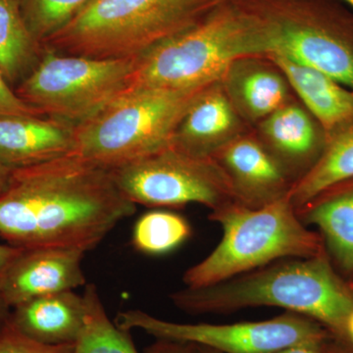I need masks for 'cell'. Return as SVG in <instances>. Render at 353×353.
<instances>
[{
	"label": "cell",
	"mask_w": 353,
	"mask_h": 353,
	"mask_svg": "<svg viewBox=\"0 0 353 353\" xmlns=\"http://www.w3.org/2000/svg\"><path fill=\"white\" fill-rule=\"evenodd\" d=\"M41 44L30 32L23 12V0H0V70L14 83L31 67Z\"/></svg>",
	"instance_id": "21"
},
{
	"label": "cell",
	"mask_w": 353,
	"mask_h": 353,
	"mask_svg": "<svg viewBox=\"0 0 353 353\" xmlns=\"http://www.w3.org/2000/svg\"><path fill=\"white\" fill-rule=\"evenodd\" d=\"M248 57H262L254 17L241 0H221L196 24L137 58L131 87H205Z\"/></svg>",
	"instance_id": "3"
},
{
	"label": "cell",
	"mask_w": 353,
	"mask_h": 353,
	"mask_svg": "<svg viewBox=\"0 0 353 353\" xmlns=\"http://www.w3.org/2000/svg\"><path fill=\"white\" fill-rule=\"evenodd\" d=\"M85 326L73 353H139L129 331L109 319L94 284L85 285Z\"/></svg>",
	"instance_id": "22"
},
{
	"label": "cell",
	"mask_w": 353,
	"mask_h": 353,
	"mask_svg": "<svg viewBox=\"0 0 353 353\" xmlns=\"http://www.w3.org/2000/svg\"><path fill=\"white\" fill-rule=\"evenodd\" d=\"M231 181L236 201L260 208L289 194L294 176L263 141L241 134L214 157Z\"/></svg>",
	"instance_id": "12"
},
{
	"label": "cell",
	"mask_w": 353,
	"mask_h": 353,
	"mask_svg": "<svg viewBox=\"0 0 353 353\" xmlns=\"http://www.w3.org/2000/svg\"><path fill=\"white\" fill-rule=\"evenodd\" d=\"M15 90L41 113L76 126L131 87L137 58L97 59L41 50Z\"/></svg>",
	"instance_id": "8"
},
{
	"label": "cell",
	"mask_w": 353,
	"mask_h": 353,
	"mask_svg": "<svg viewBox=\"0 0 353 353\" xmlns=\"http://www.w3.org/2000/svg\"><path fill=\"white\" fill-rule=\"evenodd\" d=\"M12 172V169L0 164V194L6 189L7 185L10 182Z\"/></svg>",
	"instance_id": "32"
},
{
	"label": "cell",
	"mask_w": 353,
	"mask_h": 353,
	"mask_svg": "<svg viewBox=\"0 0 353 353\" xmlns=\"http://www.w3.org/2000/svg\"><path fill=\"white\" fill-rule=\"evenodd\" d=\"M350 287H352V290H353V278L352 279V281H350Z\"/></svg>",
	"instance_id": "35"
},
{
	"label": "cell",
	"mask_w": 353,
	"mask_h": 353,
	"mask_svg": "<svg viewBox=\"0 0 353 353\" xmlns=\"http://www.w3.org/2000/svg\"><path fill=\"white\" fill-rule=\"evenodd\" d=\"M192 234L190 223L182 215L167 210H152L134 224L132 245L148 255H163L182 245Z\"/></svg>",
	"instance_id": "23"
},
{
	"label": "cell",
	"mask_w": 353,
	"mask_h": 353,
	"mask_svg": "<svg viewBox=\"0 0 353 353\" xmlns=\"http://www.w3.org/2000/svg\"><path fill=\"white\" fill-rule=\"evenodd\" d=\"M145 353H196L192 343L180 341L157 340L145 350Z\"/></svg>",
	"instance_id": "27"
},
{
	"label": "cell",
	"mask_w": 353,
	"mask_h": 353,
	"mask_svg": "<svg viewBox=\"0 0 353 353\" xmlns=\"http://www.w3.org/2000/svg\"><path fill=\"white\" fill-rule=\"evenodd\" d=\"M174 304L190 314L229 313L248 307L275 306L307 316L334 338L347 341L353 290L327 252L309 259H288L217 284L178 290Z\"/></svg>",
	"instance_id": "2"
},
{
	"label": "cell",
	"mask_w": 353,
	"mask_h": 353,
	"mask_svg": "<svg viewBox=\"0 0 353 353\" xmlns=\"http://www.w3.org/2000/svg\"><path fill=\"white\" fill-rule=\"evenodd\" d=\"M260 132L264 145L296 181L310 170L328 143L322 127L307 109L292 102L262 120Z\"/></svg>",
	"instance_id": "14"
},
{
	"label": "cell",
	"mask_w": 353,
	"mask_h": 353,
	"mask_svg": "<svg viewBox=\"0 0 353 353\" xmlns=\"http://www.w3.org/2000/svg\"><path fill=\"white\" fill-rule=\"evenodd\" d=\"M90 0H23V12L39 44L63 28Z\"/></svg>",
	"instance_id": "24"
},
{
	"label": "cell",
	"mask_w": 353,
	"mask_h": 353,
	"mask_svg": "<svg viewBox=\"0 0 353 353\" xmlns=\"http://www.w3.org/2000/svg\"><path fill=\"white\" fill-rule=\"evenodd\" d=\"M110 171L123 196L136 205L180 208L199 203L214 211L238 202L214 157L192 154L174 143Z\"/></svg>",
	"instance_id": "9"
},
{
	"label": "cell",
	"mask_w": 353,
	"mask_h": 353,
	"mask_svg": "<svg viewBox=\"0 0 353 353\" xmlns=\"http://www.w3.org/2000/svg\"><path fill=\"white\" fill-rule=\"evenodd\" d=\"M243 132V122L222 82L209 85L183 116L174 136L179 148L213 157Z\"/></svg>",
	"instance_id": "15"
},
{
	"label": "cell",
	"mask_w": 353,
	"mask_h": 353,
	"mask_svg": "<svg viewBox=\"0 0 353 353\" xmlns=\"http://www.w3.org/2000/svg\"><path fill=\"white\" fill-rule=\"evenodd\" d=\"M221 82L241 119L250 122H261L290 102L289 83L267 58L236 60Z\"/></svg>",
	"instance_id": "17"
},
{
	"label": "cell",
	"mask_w": 353,
	"mask_h": 353,
	"mask_svg": "<svg viewBox=\"0 0 353 353\" xmlns=\"http://www.w3.org/2000/svg\"><path fill=\"white\" fill-rule=\"evenodd\" d=\"M85 297L74 290L29 299L11 310L9 323L27 338L46 345H75L85 326Z\"/></svg>",
	"instance_id": "16"
},
{
	"label": "cell",
	"mask_w": 353,
	"mask_h": 353,
	"mask_svg": "<svg viewBox=\"0 0 353 353\" xmlns=\"http://www.w3.org/2000/svg\"><path fill=\"white\" fill-rule=\"evenodd\" d=\"M11 310H12V308L6 303L3 297L0 294V334L2 333V331L6 329L7 324H8Z\"/></svg>",
	"instance_id": "30"
},
{
	"label": "cell",
	"mask_w": 353,
	"mask_h": 353,
	"mask_svg": "<svg viewBox=\"0 0 353 353\" xmlns=\"http://www.w3.org/2000/svg\"><path fill=\"white\" fill-rule=\"evenodd\" d=\"M325 353H353V347L350 341L333 338L327 345Z\"/></svg>",
	"instance_id": "29"
},
{
	"label": "cell",
	"mask_w": 353,
	"mask_h": 353,
	"mask_svg": "<svg viewBox=\"0 0 353 353\" xmlns=\"http://www.w3.org/2000/svg\"><path fill=\"white\" fill-rule=\"evenodd\" d=\"M43 116L39 111L26 103L9 85L0 70V116Z\"/></svg>",
	"instance_id": "26"
},
{
	"label": "cell",
	"mask_w": 353,
	"mask_h": 353,
	"mask_svg": "<svg viewBox=\"0 0 353 353\" xmlns=\"http://www.w3.org/2000/svg\"><path fill=\"white\" fill-rule=\"evenodd\" d=\"M85 254L77 248H17L0 270V294L13 308L34 297L83 287Z\"/></svg>",
	"instance_id": "11"
},
{
	"label": "cell",
	"mask_w": 353,
	"mask_h": 353,
	"mask_svg": "<svg viewBox=\"0 0 353 353\" xmlns=\"http://www.w3.org/2000/svg\"><path fill=\"white\" fill-rule=\"evenodd\" d=\"M73 126L46 116H0V164L26 168L72 154Z\"/></svg>",
	"instance_id": "13"
},
{
	"label": "cell",
	"mask_w": 353,
	"mask_h": 353,
	"mask_svg": "<svg viewBox=\"0 0 353 353\" xmlns=\"http://www.w3.org/2000/svg\"><path fill=\"white\" fill-rule=\"evenodd\" d=\"M114 322L121 329L141 330L157 340L202 345L221 353H280L334 338L320 323L290 311L264 321L185 324L166 321L145 311L128 310L119 313Z\"/></svg>",
	"instance_id": "10"
},
{
	"label": "cell",
	"mask_w": 353,
	"mask_h": 353,
	"mask_svg": "<svg viewBox=\"0 0 353 353\" xmlns=\"http://www.w3.org/2000/svg\"><path fill=\"white\" fill-rule=\"evenodd\" d=\"M259 27L263 58L279 55L353 90V11L341 0H241Z\"/></svg>",
	"instance_id": "7"
},
{
	"label": "cell",
	"mask_w": 353,
	"mask_h": 353,
	"mask_svg": "<svg viewBox=\"0 0 353 353\" xmlns=\"http://www.w3.org/2000/svg\"><path fill=\"white\" fill-rule=\"evenodd\" d=\"M209 219L222 227V240L183 274L189 288L217 284L281 259L326 252L321 234L301 222L289 196L260 208L234 202L212 211Z\"/></svg>",
	"instance_id": "5"
},
{
	"label": "cell",
	"mask_w": 353,
	"mask_h": 353,
	"mask_svg": "<svg viewBox=\"0 0 353 353\" xmlns=\"http://www.w3.org/2000/svg\"><path fill=\"white\" fill-rule=\"evenodd\" d=\"M330 341H325V343H305V345H296V347L283 350L280 353H325ZM194 345L196 347V353H221L217 350H212V348L202 347V345Z\"/></svg>",
	"instance_id": "28"
},
{
	"label": "cell",
	"mask_w": 353,
	"mask_h": 353,
	"mask_svg": "<svg viewBox=\"0 0 353 353\" xmlns=\"http://www.w3.org/2000/svg\"><path fill=\"white\" fill-rule=\"evenodd\" d=\"M136 210L110 170L70 154L13 170L0 194V238L88 252Z\"/></svg>",
	"instance_id": "1"
},
{
	"label": "cell",
	"mask_w": 353,
	"mask_h": 353,
	"mask_svg": "<svg viewBox=\"0 0 353 353\" xmlns=\"http://www.w3.org/2000/svg\"><path fill=\"white\" fill-rule=\"evenodd\" d=\"M296 213L306 226L319 228L334 266L352 279L353 178L323 190Z\"/></svg>",
	"instance_id": "19"
},
{
	"label": "cell",
	"mask_w": 353,
	"mask_h": 353,
	"mask_svg": "<svg viewBox=\"0 0 353 353\" xmlns=\"http://www.w3.org/2000/svg\"><path fill=\"white\" fill-rule=\"evenodd\" d=\"M276 65L305 109L315 118L328 141L353 126V90L326 74L288 58L265 57Z\"/></svg>",
	"instance_id": "18"
},
{
	"label": "cell",
	"mask_w": 353,
	"mask_h": 353,
	"mask_svg": "<svg viewBox=\"0 0 353 353\" xmlns=\"http://www.w3.org/2000/svg\"><path fill=\"white\" fill-rule=\"evenodd\" d=\"M221 0H90L41 50L61 54L127 59L185 31Z\"/></svg>",
	"instance_id": "4"
},
{
	"label": "cell",
	"mask_w": 353,
	"mask_h": 353,
	"mask_svg": "<svg viewBox=\"0 0 353 353\" xmlns=\"http://www.w3.org/2000/svg\"><path fill=\"white\" fill-rule=\"evenodd\" d=\"M17 248L7 243H0V270L6 264V262L11 259V256L16 252Z\"/></svg>",
	"instance_id": "31"
},
{
	"label": "cell",
	"mask_w": 353,
	"mask_h": 353,
	"mask_svg": "<svg viewBox=\"0 0 353 353\" xmlns=\"http://www.w3.org/2000/svg\"><path fill=\"white\" fill-rule=\"evenodd\" d=\"M347 341L353 347V311L350 313L347 322Z\"/></svg>",
	"instance_id": "33"
},
{
	"label": "cell",
	"mask_w": 353,
	"mask_h": 353,
	"mask_svg": "<svg viewBox=\"0 0 353 353\" xmlns=\"http://www.w3.org/2000/svg\"><path fill=\"white\" fill-rule=\"evenodd\" d=\"M341 1H343V3L347 4L350 8H352L353 10V0H341Z\"/></svg>",
	"instance_id": "34"
},
{
	"label": "cell",
	"mask_w": 353,
	"mask_h": 353,
	"mask_svg": "<svg viewBox=\"0 0 353 353\" xmlns=\"http://www.w3.org/2000/svg\"><path fill=\"white\" fill-rule=\"evenodd\" d=\"M75 345H46L27 338L8 322L0 334V353H73Z\"/></svg>",
	"instance_id": "25"
},
{
	"label": "cell",
	"mask_w": 353,
	"mask_h": 353,
	"mask_svg": "<svg viewBox=\"0 0 353 353\" xmlns=\"http://www.w3.org/2000/svg\"><path fill=\"white\" fill-rule=\"evenodd\" d=\"M352 178L353 126L329 139L321 157L310 170L296 181L288 196L296 210L334 183Z\"/></svg>",
	"instance_id": "20"
},
{
	"label": "cell",
	"mask_w": 353,
	"mask_h": 353,
	"mask_svg": "<svg viewBox=\"0 0 353 353\" xmlns=\"http://www.w3.org/2000/svg\"><path fill=\"white\" fill-rule=\"evenodd\" d=\"M209 85L127 88L73 127L72 154L113 170L171 145L183 116Z\"/></svg>",
	"instance_id": "6"
}]
</instances>
